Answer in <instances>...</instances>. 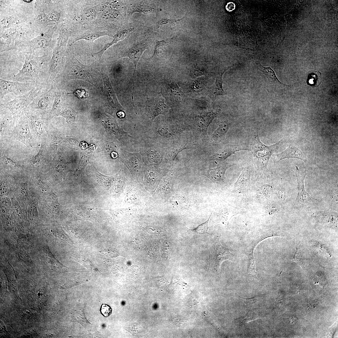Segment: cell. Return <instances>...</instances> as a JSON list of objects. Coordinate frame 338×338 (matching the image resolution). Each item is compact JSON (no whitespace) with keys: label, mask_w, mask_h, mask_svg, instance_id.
<instances>
[{"label":"cell","mask_w":338,"mask_h":338,"mask_svg":"<svg viewBox=\"0 0 338 338\" xmlns=\"http://www.w3.org/2000/svg\"><path fill=\"white\" fill-rule=\"evenodd\" d=\"M307 83L312 86H318L321 81V74L320 72L315 71H310L308 74Z\"/></svg>","instance_id":"29"},{"label":"cell","mask_w":338,"mask_h":338,"mask_svg":"<svg viewBox=\"0 0 338 338\" xmlns=\"http://www.w3.org/2000/svg\"><path fill=\"white\" fill-rule=\"evenodd\" d=\"M55 27L50 28L41 34L31 40L18 41L11 49H15L23 54L33 53L37 49H46L49 45Z\"/></svg>","instance_id":"6"},{"label":"cell","mask_w":338,"mask_h":338,"mask_svg":"<svg viewBox=\"0 0 338 338\" xmlns=\"http://www.w3.org/2000/svg\"><path fill=\"white\" fill-rule=\"evenodd\" d=\"M211 254L214 266L218 269L223 261L226 260L233 261L234 259V255L228 249L223 246L220 241L214 245Z\"/></svg>","instance_id":"14"},{"label":"cell","mask_w":338,"mask_h":338,"mask_svg":"<svg viewBox=\"0 0 338 338\" xmlns=\"http://www.w3.org/2000/svg\"><path fill=\"white\" fill-rule=\"evenodd\" d=\"M152 119H155L158 115L165 114L168 110L167 106L162 98H159L155 101V103L151 109Z\"/></svg>","instance_id":"24"},{"label":"cell","mask_w":338,"mask_h":338,"mask_svg":"<svg viewBox=\"0 0 338 338\" xmlns=\"http://www.w3.org/2000/svg\"><path fill=\"white\" fill-rule=\"evenodd\" d=\"M148 157V161L152 164L159 163L162 160L161 155L156 151H151L149 152Z\"/></svg>","instance_id":"35"},{"label":"cell","mask_w":338,"mask_h":338,"mask_svg":"<svg viewBox=\"0 0 338 338\" xmlns=\"http://www.w3.org/2000/svg\"><path fill=\"white\" fill-rule=\"evenodd\" d=\"M96 11L91 8H86L83 11V18L87 20H91L94 19L97 15Z\"/></svg>","instance_id":"36"},{"label":"cell","mask_w":338,"mask_h":338,"mask_svg":"<svg viewBox=\"0 0 338 338\" xmlns=\"http://www.w3.org/2000/svg\"><path fill=\"white\" fill-rule=\"evenodd\" d=\"M170 41V39H167L157 42L155 46L154 52L152 57H155L160 55L166 48Z\"/></svg>","instance_id":"32"},{"label":"cell","mask_w":338,"mask_h":338,"mask_svg":"<svg viewBox=\"0 0 338 338\" xmlns=\"http://www.w3.org/2000/svg\"><path fill=\"white\" fill-rule=\"evenodd\" d=\"M95 177L98 183L102 186L108 188L111 186L114 180V177L104 175L97 171L95 173Z\"/></svg>","instance_id":"28"},{"label":"cell","mask_w":338,"mask_h":338,"mask_svg":"<svg viewBox=\"0 0 338 338\" xmlns=\"http://www.w3.org/2000/svg\"><path fill=\"white\" fill-rule=\"evenodd\" d=\"M25 62L21 69L13 76L14 79L19 82L26 81L29 82L39 83V74L43 64L50 60L49 55L44 54L40 57H37L31 54H23Z\"/></svg>","instance_id":"2"},{"label":"cell","mask_w":338,"mask_h":338,"mask_svg":"<svg viewBox=\"0 0 338 338\" xmlns=\"http://www.w3.org/2000/svg\"><path fill=\"white\" fill-rule=\"evenodd\" d=\"M230 126V124L227 121H223L220 123L212 134L213 140L217 142L225 141V136Z\"/></svg>","instance_id":"21"},{"label":"cell","mask_w":338,"mask_h":338,"mask_svg":"<svg viewBox=\"0 0 338 338\" xmlns=\"http://www.w3.org/2000/svg\"><path fill=\"white\" fill-rule=\"evenodd\" d=\"M107 35L104 32L92 31L86 32L80 35L75 38L71 43L72 45L76 42L80 40H84L91 42H93L97 38Z\"/></svg>","instance_id":"25"},{"label":"cell","mask_w":338,"mask_h":338,"mask_svg":"<svg viewBox=\"0 0 338 338\" xmlns=\"http://www.w3.org/2000/svg\"><path fill=\"white\" fill-rule=\"evenodd\" d=\"M117 154L115 152H113L112 153V156L113 158H115L117 156Z\"/></svg>","instance_id":"48"},{"label":"cell","mask_w":338,"mask_h":338,"mask_svg":"<svg viewBox=\"0 0 338 338\" xmlns=\"http://www.w3.org/2000/svg\"><path fill=\"white\" fill-rule=\"evenodd\" d=\"M74 93L80 99H86L88 95L87 92L83 89H78L76 90Z\"/></svg>","instance_id":"45"},{"label":"cell","mask_w":338,"mask_h":338,"mask_svg":"<svg viewBox=\"0 0 338 338\" xmlns=\"http://www.w3.org/2000/svg\"><path fill=\"white\" fill-rule=\"evenodd\" d=\"M167 89L172 95L179 97L184 96L183 92L175 83L172 82L168 83L167 85Z\"/></svg>","instance_id":"34"},{"label":"cell","mask_w":338,"mask_h":338,"mask_svg":"<svg viewBox=\"0 0 338 338\" xmlns=\"http://www.w3.org/2000/svg\"><path fill=\"white\" fill-rule=\"evenodd\" d=\"M289 158H298L306 161L302 152L292 142H290L289 147L285 150L272 156V159L276 164L283 159Z\"/></svg>","instance_id":"15"},{"label":"cell","mask_w":338,"mask_h":338,"mask_svg":"<svg viewBox=\"0 0 338 338\" xmlns=\"http://www.w3.org/2000/svg\"><path fill=\"white\" fill-rule=\"evenodd\" d=\"M189 83V86L190 89L193 92H198L201 91L203 87V84L202 83L198 80H193Z\"/></svg>","instance_id":"40"},{"label":"cell","mask_w":338,"mask_h":338,"mask_svg":"<svg viewBox=\"0 0 338 338\" xmlns=\"http://www.w3.org/2000/svg\"><path fill=\"white\" fill-rule=\"evenodd\" d=\"M68 39V37L63 25L60 28L57 43L49 63L47 82L51 86L54 84L57 75L61 69L63 57L66 55V47Z\"/></svg>","instance_id":"3"},{"label":"cell","mask_w":338,"mask_h":338,"mask_svg":"<svg viewBox=\"0 0 338 338\" xmlns=\"http://www.w3.org/2000/svg\"><path fill=\"white\" fill-rule=\"evenodd\" d=\"M148 42L146 40H142L133 45L122 54V57H128L130 61L134 64L135 68L133 74V92L134 90V75L136 66L142 54L148 49Z\"/></svg>","instance_id":"12"},{"label":"cell","mask_w":338,"mask_h":338,"mask_svg":"<svg viewBox=\"0 0 338 338\" xmlns=\"http://www.w3.org/2000/svg\"><path fill=\"white\" fill-rule=\"evenodd\" d=\"M43 87L38 83L31 91L25 94L16 96L13 100L1 103V107L8 109L15 118L20 115L31 103L34 99L44 91Z\"/></svg>","instance_id":"5"},{"label":"cell","mask_w":338,"mask_h":338,"mask_svg":"<svg viewBox=\"0 0 338 338\" xmlns=\"http://www.w3.org/2000/svg\"><path fill=\"white\" fill-rule=\"evenodd\" d=\"M120 157L122 161L128 165L132 171L137 173L140 171L141 166V157L140 153H131L125 151H122L120 154Z\"/></svg>","instance_id":"19"},{"label":"cell","mask_w":338,"mask_h":338,"mask_svg":"<svg viewBox=\"0 0 338 338\" xmlns=\"http://www.w3.org/2000/svg\"><path fill=\"white\" fill-rule=\"evenodd\" d=\"M212 213L209 218L205 222L198 225L193 229H189L193 233L198 234H209L208 232V223L211 217Z\"/></svg>","instance_id":"33"},{"label":"cell","mask_w":338,"mask_h":338,"mask_svg":"<svg viewBox=\"0 0 338 338\" xmlns=\"http://www.w3.org/2000/svg\"><path fill=\"white\" fill-rule=\"evenodd\" d=\"M225 71L218 74L216 77L215 82L212 88V93L215 96L226 95L223 87L222 76Z\"/></svg>","instance_id":"26"},{"label":"cell","mask_w":338,"mask_h":338,"mask_svg":"<svg viewBox=\"0 0 338 338\" xmlns=\"http://www.w3.org/2000/svg\"><path fill=\"white\" fill-rule=\"evenodd\" d=\"M217 114L216 111H211L197 115L195 118L196 125L202 129H207Z\"/></svg>","instance_id":"20"},{"label":"cell","mask_w":338,"mask_h":338,"mask_svg":"<svg viewBox=\"0 0 338 338\" xmlns=\"http://www.w3.org/2000/svg\"><path fill=\"white\" fill-rule=\"evenodd\" d=\"M104 83V88L107 100L109 106L115 111H123L124 109L118 101L112 87L108 76L105 74H102Z\"/></svg>","instance_id":"16"},{"label":"cell","mask_w":338,"mask_h":338,"mask_svg":"<svg viewBox=\"0 0 338 338\" xmlns=\"http://www.w3.org/2000/svg\"><path fill=\"white\" fill-rule=\"evenodd\" d=\"M154 8L152 5L143 3H137L131 5L129 9V14L132 15L136 13L149 14L153 12Z\"/></svg>","instance_id":"22"},{"label":"cell","mask_w":338,"mask_h":338,"mask_svg":"<svg viewBox=\"0 0 338 338\" xmlns=\"http://www.w3.org/2000/svg\"><path fill=\"white\" fill-rule=\"evenodd\" d=\"M247 150H248V145L246 143L229 145L220 150L211 158L212 160L218 161H223L237 152Z\"/></svg>","instance_id":"17"},{"label":"cell","mask_w":338,"mask_h":338,"mask_svg":"<svg viewBox=\"0 0 338 338\" xmlns=\"http://www.w3.org/2000/svg\"><path fill=\"white\" fill-rule=\"evenodd\" d=\"M292 261L295 262L298 265L300 266L303 270L305 266V260L304 258L299 253L297 248L294 254L293 258Z\"/></svg>","instance_id":"37"},{"label":"cell","mask_w":338,"mask_h":338,"mask_svg":"<svg viewBox=\"0 0 338 338\" xmlns=\"http://www.w3.org/2000/svg\"><path fill=\"white\" fill-rule=\"evenodd\" d=\"M39 83L33 82L22 83L0 79V101L7 94L12 93L16 96L26 94L31 91Z\"/></svg>","instance_id":"8"},{"label":"cell","mask_w":338,"mask_h":338,"mask_svg":"<svg viewBox=\"0 0 338 338\" xmlns=\"http://www.w3.org/2000/svg\"><path fill=\"white\" fill-rule=\"evenodd\" d=\"M252 142L248 145V150L252 154L257 173L267 175L268 173V164L273 153L278 151L283 143L281 140L277 143L267 146L260 141L258 131L253 132Z\"/></svg>","instance_id":"1"},{"label":"cell","mask_w":338,"mask_h":338,"mask_svg":"<svg viewBox=\"0 0 338 338\" xmlns=\"http://www.w3.org/2000/svg\"><path fill=\"white\" fill-rule=\"evenodd\" d=\"M235 4L233 2L228 3L225 6L226 10L229 12H232L235 9Z\"/></svg>","instance_id":"46"},{"label":"cell","mask_w":338,"mask_h":338,"mask_svg":"<svg viewBox=\"0 0 338 338\" xmlns=\"http://www.w3.org/2000/svg\"><path fill=\"white\" fill-rule=\"evenodd\" d=\"M62 116L69 123L76 121V113L67 103L65 95L61 92L56 93L54 102L49 115V118Z\"/></svg>","instance_id":"7"},{"label":"cell","mask_w":338,"mask_h":338,"mask_svg":"<svg viewBox=\"0 0 338 338\" xmlns=\"http://www.w3.org/2000/svg\"><path fill=\"white\" fill-rule=\"evenodd\" d=\"M14 119L16 121L15 136L18 140L27 146H31L33 142L32 136L24 111Z\"/></svg>","instance_id":"10"},{"label":"cell","mask_w":338,"mask_h":338,"mask_svg":"<svg viewBox=\"0 0 338 338\" xmlns=\"http://www.w3.org/2000/svg\"><path fill=\"white\" fill-rule=\"evenodd\" d=\"M45 154V147L42 145L38 153L33 157L31 161L33 164L38 163L44 158Z\"/></svg>","instance_id":"38"},{"label":"cell","mask_w":338,"mask_h":338,"mask_svg":"<svg viewBox=\"0 0 338 338\" xmlns=\"http://www.w3.org/2000/svg\"><path fill=\"white\" fill-rule=\"evenodd\" d=\"M182 19L176 20L168 18H162L157 21V26L160 27L172 25L173 24H175L180 21L182 20Z\"/></svg>","instance_id":"39"},{"label":"cell","mask_w":338,"mask_h":338,"mask_svg":"<svg viewBox=\"0 0 338 338\" xmlns=\"http://www.w3.org/2000/svg\"><path fill=\"white\" fill-rule=\"evenodd\" d=\"M186 146L181 147L172 150L168 155V157L169 159L171 161H173L178 153L183 150L186 149Z\"/></svg>","instance_id":"42"},{"label":"cell","mask_w":338,"mask_h":338,"mask_svg":"<svg viewBox=\"0 0 338 338\" xmlns=\"http://www.w3.org/2000/svg\"><path fill=\"white\" fill-rule=\"evenodd\" d=\"M250 174L248 169H244L242 172L235 183L237 188H241L249 182Z\"/></svg>","instance_id":"30"},{"label":"cell","mask_w":338,"mask_h":338,"mask_svg":"<svg viewBox=\"0 0 338 338\" xmlns=\"http://www.w3.org/2000/svg\"><path fill=\"white\" fill-rule=\"evenodd\" d=\"M271 189V188L270 187L266 185L261 187V190L264 194H267L270 191Z\"/></svg>","instance_id":"47"},{"label":"cell","mask_w":338,"mask_h":338,"mask_svg":"<svg viewBox=\"0 0 338 338\" xmlns=\"http://www.w3.org/2000/svg\"><path fill=\"white\" fill-rule=\"evenodd\" d=\"M295 167V174L297 180L298 189L297 196L295 201L302 205H310L315 202L317 200L311 197L305 190L304 181L307 172L305 171L301 172L299 170L298 166H296Z\"/></svg>","instance_id":"11"},{"label":"cell","mask_w":338,"mask_h":338,"mask_svg":"<svg viewBox=\"0 0 338 338\" xmlns=\"http://www.w3.org/2000/svg\"><path fill=\"white\" fill-rule=\"evenodd\" d=\"M174 180L170 177H165L161 181L159 189L161 193L168 194L171 193L173 189Z\"/></svg>","instance_id":"27"},{"label":"cell","mask_w":338,"mask_h":338,"mask_svg":"<svg viewBox=\"0 0 338 338\" xmlns=\"http://www.w3.org/2000/svg\"><path fill=\"white\" fill-rule=\"evenodd\" d=\"M134 31V28H129L118 31L112 36L113 39L111 42L105 44L100 51L92 54V55L97 59L100 60L104 53L107 49L118 42L124 39Z\"/></svg>","instance_id":"18"},{"label":"cell","mask_w":338,"mask_h":338,"mask_svg":"<svg viewBox=\"0 0 338 338\" xmlns=\"http://www.w3.org/2000/svg\"><path fill=\"white\" fill-rule=\"evenodd\" d=\"M66 56V64L60 76L62 80L68 81L74 79H81L96 86L89 67L83 65L75 58L67 53Z\"/></svg>","instance_id":"4"},{"label":"cell","mask_w":338,"mask_h":338,"mask_svg":"<svg viewBox=\"0 0 338 338\" xmlns=\"http://www.w3.org/2000/svg\"><path fill=\"white\" fill-rule=\"evenodd\" d=\"M147 178L151 181L154 180L158 177V173L154 169H150L148 170L146 173Z\"/></svg>","instance_id":"44"},{"label":"cell","mask_w":338,"mask_h":338,"mask_svg":"<svg viewBox=\"0 0 338 338\" xmlns=\"http://www.w3.org/2000/svg\"><path fill=\"white\" fill-rule=\"evenodd\" d=\"M56 91L53 84L48 90L44 91L36 97L27 108L43 114L50 107L52 108Z\"/></svg>","instance_id":"9"},{"label":"cell","mask_w":338,"mask_h":338,"mask_svg":"<svg viewBox=\"0 0 338 338\" xmlns=\"http://www.w3.org/2000/svg\"><path fill=\"white\" fill-rule=\"evenodd\" d=\"M217 167L207 170L204 175L214 183L223 184L226 182L225 174L226 170L233 165L224 161H219Z\"/></svg>","instance_id":"13"},{"label":"cell","mask_w":338,"mask_h":338,"mask_svg":"<svg viewBox=\"0 0 338 338\" xmlns=\"http://www.w3.org/2000/svg\"><path fill=\"white\" fill-rule=\"evenodd\" d=\"M257 67L258 69L266 76L269 82L287 87L291 85L286 84L280 81L277 78L274 71L270 67H265L259 63L257 64Z\"/></svg>","instance_id":"23"},{"label":"cell","mask_w":338,"mask_h":338,"mask_svg":"<svg viewBox=\"0 0 338 338\" xmlns=\"http://www.w3.org/2000/svg\"><path fill=\"white\" fill-rule=\"evenodd\" d=\"M192 76L194 77H197L202 75H206L207 74V70L203 68L197 67L192 70Z\"/></svg>","instance_id":"41"},{"label":"cell","mask_w":338,"mask_h":338,"mask_svg":"<svg viewBox=\"0 0 338 338\" xmlns=\"http://www.w3.org/2000/svg\"><path fill=\"white\" fill-rule=\"evenodd\" d=\"M112 309L110 307L106 304H103L100 308V311L103 315L108 317L111 314Z\"/></svg>","instance_id":"43"},{"label":"cell","mask_w":338,"mask_h":338,"mask_svg":"<svg viewBox=\"0 0 338 338\" xmlns=\"http://www.w3.org/2000/svg\"><path fill=\"white\" fill-rule=\"evenodd\" d=\"M254 248H253L251 252H248L246 254L248 258V266L247 273L253 276L257 277L255 264V259L253 256V251Z\"/></svg>","instance_id":"31"}]
</instances>
